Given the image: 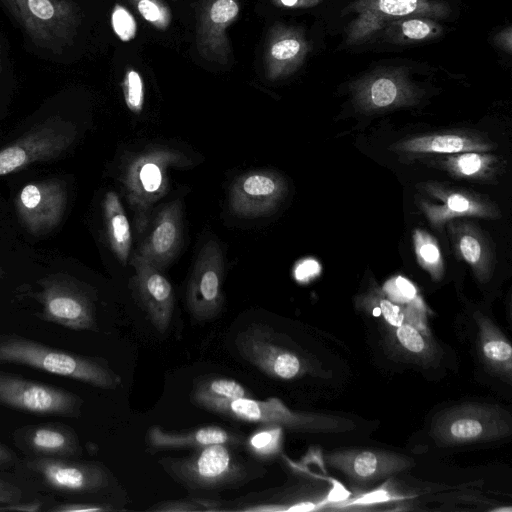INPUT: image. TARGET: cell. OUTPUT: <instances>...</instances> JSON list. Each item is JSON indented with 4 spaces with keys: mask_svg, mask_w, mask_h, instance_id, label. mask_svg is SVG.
<instances>
[{
    "mask_svg": "<svg viewBox=\"0 0 512 512\" xmlns=\"http://www.w3.org/2000/svg\"><path fill=\"white\" fill-rule=\"evenodd\" d=\"M0 363L27 366L106 390H115L122 382L103 358L53 348L12 333L0 335Z\"/></svg>",
    "mask_w": 512,
    "mask_h": 512,
    "instance_id": "6da1fadb",
    "label": "cell"
},
{
    "mask_svg": "<svg viewBox=\"0 0 512 512\" xmlns=\"http://www.w3.org/2000/svg\"><path fill=\"white\" fill-rule=\"evenodd\" d=\"M17 479L38 492L77 498L110 488L109 470L97 461L79 458L25 457L13 467Z\"/></svg>",
    "mask_w": 512,
    "mask_h": 512,
    "instance_id": "7a4b0ae2",
    "label": "cell"
},
{
    "mask_svg": "<svg viewBox=\"0 0 512 512\" xmlns=\"http://www.w3.org/2000/svg\"><path fill=\"white\" fill-rule=\"evenodd\" d=\"M232 446L214 444L195 449L182 458H162L159 464L181 485L195 491L237 487L249 480L251 472Z\"/></svg>",
    "mask_w": 512,
    "mask_h": 512,
    "instance_id": "3957f363",
    "label": "cell"
},
{
    "mask_svg": "<svg viewBox=\"0 0 512 512\" xmlns=\"http://www.w3.org/2000/svg\"><path fill=\"white\" fill-rule=\"evenodd\" d=\"M512 418L505 409L485 403L468 402L440 412L430 434L441 446L489 442L509 436Z\"/></svg>",
    "mask_w": 512,
    "mask_h": 512,
    "instance_id": "277c9868",
    "label": "cell"
},
{
    "mask_svg": "<svg viewBox=\"0 0 512 512\" xmlns=\"http://www.w3.org/2000/svg\"><path fill=\"white\" fill-rule=\"evenodd\" d=\"M200 407L234 420L275 425L296 432H330L353 427V423L348 419L294 411L276 397L266 400L248 397L213 401L204 403Z\"/></svg>",
    "mask_w": 512,
    "mask_h": 512,
    "instance_id": "5b68a950",
    "label": "cell"
},
{
    "mask_svg": "<svg viewBox=\"0 0 512 512\" xmlns=\"http://www.w3.org/2000/svg\"><path fill=\"white\" fill-rule=\"evenodd\" d=\"M26 34L39 47L61 54L81 21L73 0H3Z\"/></svg>",
    "mask_w": 512,
    "mask_h": 512,
    "instance_id": "8992f818",
    "label": "cell"
},
{
    "mask_svg": "<svg viewBox=\"0 0 512 512\" xmlns=\"http://www.w3.org/2000/svg\"><path fill=\"white\" fill-rule=\"evenodd\" d=\"M182 159L183 156L174 150L157 148L135 157L126 167L123 182L138 234L146 229L153 204L167 190V168L181 164Z\"/></svg>",
    "mask_w": 512,
    "mask_h": 512,
    "instance_id": "52a82bcc",
    "label": "cell"
},
{
    "mask_svg": "<svg viewBox=\"0 0 512 512\" xmlns=\"http://www.w3.org/2000/svg\"><path fill=\"white\" fill-rule=\"evenodd\" d=\"M76 126L60 116H52L33 126L10 144L0 148V176L19 172L42 161L64 154L74 143Z\"/></svg>",
    "mask_w": 512,
    "mask_h": 512,
    "instance_id": "ba28073f",
    "label": "cell"
},
{
    "mask_svg": "<svg viewBox=\"0 0 512 512\" xmlns=\"http://www.w3.org/2000/svg\"><path fill=\"white\" fill-rule=\"evenodd\" d=\"M84 400L77 394L19 374L0 371V405L39 416L79 418Z\"/></svg>",
    "mask_w": 512,
    "mask_h": 512,
    "instance_id": "9c48e42d",
    "label": "cell"
},
{
    "mask_svg": "<svg viewBox=\"0 0 512 512\" xmlns=\"http://www.w3.org/2000/svg\"><path fill=\"white\" fill-rule=\"evenodd\" d=\"M241 357L264 374L282 380L304 375L308 362L284 343L283 335L264 324H251L236 337Z\"/></svg>",
    "mask_w": 512,
    "mask_h": 512,
    "instance_id": "30bf717a",
    "label": "cell"
},
{
    "mask_svg": "<svg viewBox=\"0 0 512 512\" xmlns=\"http://www.w3.org/2000/svg\"><path fill=\"white\" fill-rule=\"evenodd\" d=\"M41 290L35 294L42 309L38 317L75 331H96L95 305L79 285L64 277L40 280Z\"/></svg>",
    "mask_w": 512,
    "mask_h": 512,
    "instance_id": "8fae6325",
    "label": "cell"
},
{
    "mask_svg": "<svg viewBox=\"0 0 512 512\" xmlns=\"http://www.w3.org/2000/svg\"><path fill=\"white\" fill-rule=\"evenodd\" d=\"M223 271L221 248L209 240L198 254L186 290L187 307L195 319L210 320L221 312Z\"/></svg>",
    "mask_w": 512,
    "mask_h": 512,
    "instance_id": "7c38bea8",
    "label": "cell"
},
{
    "mask_svg": "<svg viewBox=\"0 0 512 512\" xmlns=\"http://www.w3.org/2000/svg\"><path fill=\"white\" fill-rule=\"evenodd\" d=\"M327 465L358 486H368L414 466L411 458L385 450L340 449L328 452Z\"/></svg>",
    "mask_w": 512,
    "mask_h": 512,
    "instance_id": "4fadbf2b",
    "label": "cell"
},
{
    "mask_svg": "<svg viewBox=\"0 0 512 512\" xmlns=\"http://www.w3.org/2000/svg\"><path fill=\"white\" fill-rule=\"evenodd\" d=\"M67 204L64 184L48 179L26 184L15 200L17 214L28 232L41 235L62 220Z\"/></svg>",
    "mask_w": 512,
    "mask_h": 512,
    "instance_id": "5bb4252c",
    "label": "cell"
},
{
    "mask_svg": "<svg viewBox=\"0 0 512 512\" xmlns=\"http://www.w3.org/2000/svg\"><path fill=\"white\" fill-rule=\"evenodd\" d=\"M12 439L25 457L79 458L83 453L75 429L61 422L23 425L13 432Z\"/></svg>",
    "mask_w": 512,
    "mask_h": 512,
    "instance_id": "9a60e30c",
    "label": "cell"
},
{
    "mask_svg": "<svg viewBox=\"0 0 512 512\" xmlns=\"http://www.w3.org/2000/svg\"><path fill=\"white\" fill-rule=\"evenodd\" d=\"M131 265L135 270L131 286L152 325L160 333L169 328L174 310V292L162 271L142 256L134 254Z\"/></svg>",
    "mask_w": 512,
    "mask_h": 512,
    "instance_id": "2e32d148",
    "label": "cell"
},
{
    "mask_svg": "<svg viewBox=\"0 0 512 512\" xmlns=\"http://www.w3.org/2000/svg\"><path fill=\"white\" fill-rule=\"evenodd\" d=\"M284 191L282 179L271 171H250L231 185L229 205L239 217L256 218L271 213Z\"/></svg>",
    "mask_w": 512,
    "mask_h": 512,
    "instance_id": "e0dca14e",
    "label": "cell"
},
{
    "mask_svg": "<svg viewBox=\"0 0 512 512\" xmlns=\"http://www.w3.org/2000/svg\"><path fill=\"white\" fill-rule=\"evenodd\" d=\"M182 228V204L177 199L158 210L136 253L162 271L180 250Z\"/></svg>",
    "mask_w": 512,
    "mask_h": 512,
    "instance_id": "ac0fdd59",
    "label": "cell"
},
{
    "mask_svg": "<svg viewBox=\"0 0 512 512\" xmlns=\"http://www.w3.org/2000/svg\"><path fill=\"white\" fill-rule=\"evenodd\" d=\"M145 440L149 448L155 451L188 448L195 450L214 444H245L242 435L216 425L185 431H169L154 425L147 430Z\"/></svg>",
    "mask_w": 512,
    "mask_h": 512,
    "instance_id": "d6986e66",
    "label": "cell"
},
{
    "mask_svg": "<svg viewBox=\"0 0 512 512\" xmlns=\"http://www.w3.org/2000/svg\"><path fill=\"white\" fill-rule=\"evenodd\" d=\"M477 347L482 362L508 382L512 376V347L502 331L489 318H476Z\"/></svg>",
    "mask_w": 512,
    "mask_h": 512,
    "instance_id": "ffe728a7",
    "label": "cell"
},
{
    "mask_svg": "<svg viewBox=\"0 0 512 512\" xmlns=\"http://www.w3.org/2000/svg\"><path fill=\"white\" fill-rule=\"evenodd\" d=\"M103 214L107 239L111 250L122 265H126L132 246L130 225L119 196L113 191L106 193Z\"/></svg>",
    "mask_w": 512,
    "mask_h": 512,
    "instance_id": "44dd1931",
    "label": "cell"
},
{
    "mask_svg": "<svg viewBox=\"0 0 512 512\" xmlns=\"http://www.w3.org/2000/svg\"><path fill=\"white\" fill-rule=\"evenodd\" d=\"M192 401L199 407L207 402L229 401L251 397V393L239 382L230 378H207L194 385Z\"/></svg>",
    "mask_w": 512,
    "mask_h": 512,
    "instance_id": "7402d4cb",
    "label": "cell"
},
{
    "mask_svg": "<svg viewBox=\"0 0 512 512\" xmlns=\"http://www.w3.org/2000/svg\"><path fill=\"white\" fill-rule=\"evenodd\" d=\"M248 451L259 459H270L277 456L283 444V428L275 425H261L247 440Z\"/></svg>",
    "mask_w": 512,
    "mask_h": 512,
    "instance_id": "603a6c76",
    "label": "cell"
},
{
    "mask_svg": "<svg viewBox=\"0 0 512 512\" xmlns=\"http://www.w3.org/2000/svg\"><path fill=\"white\" fill-rule=\"evenodd\" d=\"M466 139L456 135L416 138L401 145V149L418 152L455 153L467 149Z\"/></svg>",
    "mask_w": 512,
    "mask_h": 512,
    "instance_id": "cb8c5ba5",
    "label": "cell"
},
{
    "mask_svg": "<svg viewBox=\"0 0 512 512\" xmlns=\"http://www.w3.org/2000/svg\"><path fill=\"white\" fill-rule=\"evenodd\" d=\"M139 14L155 28L165 30L171 23V12L163 0H132Z\"/></svg>",
    "mask_w": 512,
    "mask_h": 512,
    "instance_id": "d4e9b609",
    "label": "cell"
},
{
    "mask_svg": "<svg viewBox=\"0 0 512 512\" xmlns=\"http://www.w3.org/2000/svg\"><path fill=\"white\" fill-rule=\"evenodd\" d=\"M397 343L405 351L414 356L424 357L429 352V346L420 331L411 323H402L395 330Z\"/></svg>",
    "mask_w": 512,
    "mask_h": 512,
    "instance_id": "484cf974",
    "label": "cell"
},
{
    "mask_svg": "<svg viewBox=\"0 0 512 512\" xmlns=\"http://www.w3.org/2000/svg\"><path fill=\"white\" fill-rule=\"evenodd\" d=\"M124 100L130 111L140 113L144 103V86L140 74L129 69L122 81Z\"/></svg>",
    "mask_w": 512,
    "mask_h": 512,
    "instance_id": "4316f807",
    "label": "cell"
},
{
    "mask_svg": "<svg viewBox=\"0 0 512 512\" xmlns=\"http://www.w3.org/2000/svg\"><path fill=\"white\" fill-rule=\"evenodd\" d=\"M111 25L115 34L123 42L131 41L137 33V23L133 15L121 5H115L111 14Z\"/></svg>",
    "mask_w": 512,
    "mask_h": 512,
    "instance_id": "83f0119b",
    "label": "cell"
},
{
    "mask_svg": "<svg viewBox=\"0 0 512 512\" xmlns=\"http://www.w3.org/2000/svg\"><path fill=\"white\" fill-rule=\"evenodd\" d=\"M397 96V88L393 81L387 78L376 80L371 87V98L378 107H385L393 103Z\"/></svg>",
    "mask_w": 512,
    "mask_h": 512,
    "instance_id": "f1b7e54d",
    "label": "cell"
},
{
    "mask_svg": "<svg viewBox=\"0 0 512 512\" xmlns=\"http://www.w3.org/2000/svg\"><path fill=\"white\" fill-rule=\"evenodd\" d=\"M110 506L97 502L60 501L51 503L44 511L50 512H82V511H109Z\"/></svg>",
    "mask_w": 512,
    "mask_h": 512,
    "instance_id": "f546056e",
    "label": "cell"
},
{
    "mask_svg": "<svg viewBox=\"0 0 512 512\" xmlns=\"http://www.w3.org/2000/svg\"><path fill=\"white\" fill-rule=\"evenodd\" d=\"M239 12L234 0H216L210 8V19L216 25L227 24L236 18Z\"/></svg>",
    "mask_w": 512,
    "mask_h": 512,
    "instance_id": "4dcf8cb0",
    "label": "cell"
},
{
    "mask_svg": "<svg viewBox=\"0 0 512 512\" xmlns=\"http://www.w3.org/2000/svg\"><path fill=\"white\" fill-rule=\"evenodd\" d=\"M203 510V506L196 500V498H193L192 500L163 501L149 508V511L155 512H191Z\"/></svg>",
    "mask_w": 512,
    "mask_h": 512,
    "instance_id": "1f68e13d",
    "label": "cell"
},
{
    "mask_svg": "<svg viewBox=\"0 0 512 512\" xmlns=\"http://www.w3.org/2000/svg\"><path fill=\"white\" fill-rule=\"evenodd\" d=\"M300 43L296 39H283L275 42L270 50L271 56L276 60H287L297 55Z\"/></svg>",
    "mask_w": 512,
    "mask_h": 512,
    "instance_id": "d6a6232c",
    "label": "cell"
},
{
    "mask_svg": "<svg viewBox=\"0 0 512 512\" xmlns=\"http://www.w3.org/2000/svg\"><path fill=\"white\" fill-rule=\"evenodd\" d=\"M417 0H379V9L390 15H406L417 7Z\"/></svg>",
    "mask_w": 512,
    "mask_h": 512,
    "instance_id": "836d02e7",
    "label": "cell"
},
{
    "mask_svg": "<svg viewBox=\"0 0 512 512\" xmlns=\"http://www.w3.org/2000/svg\"><path fill=\"white\" fill-rule=\"evenodd\" d=\"M24 500V491L19 485L0 478V511L5 504Z\"/></svg>",
    "mask_w": 512,
    "mask_h": 512,
    "instance_id": "e575fe53",
    "label": "cell"
},
{
    "mask_svg": "<svg viewBox=\"0 0 512 512\" xmlns=\"http://www.w3.org/2000/svg\"><path fill=\"white\" fill-rule=\"evenodd\" d=\"M460 251L463 257L471 264L476 263L481 256V246L476 238L465 235L460 241Z\"/></svg>",
    "mask_w": 512,
    "mask_h": 512,
    "instance_id": "d590c367",
    "label": "cell"
},
{
    "mask_svg": "<svg viewBox=\"0 0 512 512\" xmlns=\"http://www.w3.org/2000/svg\"><path fill=\"white\" fill-rule=\"evenodd\" d=\"M482 158L474 153L461 155L457 159V168L465 175L477 173L482 168Z\"/></svg>",
    "mask_w": 512,
    "mask_h": 512,
    "instance_id": "8d00e7d4",
    "label": "cell"
},
{
    "mask_svg": "<svg viewBox=\"0 0 512 512\" xmlns=\"http://www.w3.org/2000/svg\"><path fill=\"white\" fill-rule=\"evenodd\" d=\"M379 310L387 322L393 326H399L403 323V314L401 310L386 299L379 301Z\"/></svg>",
    "mask_w": 512,
    "mask_h": 512,
    "instance_id": "74e56055",
    "label": "cell"
},
{
    "mask_svg": "<svg viewBox=\"0 0 512 512\" xmlns=\"http://www.w3.org/2000/svg\"><path fill=\"white\" fill-rule=\"evenodd\" d=\"M402 31L408 38L422 39L429 34L430 28L420 20H409L403 23Z\"/></svg>",
    "mask_w": 512,
    "mask_h": 512,
    "instance_id": "f35d334b",
    "label": "cell"
},
{
    "mask_svg": "<svg viewBox=\"0 0 512 512\" xmlns=\"http://www.w3.org/2000/svg\"><path fill=\"white\" fill-rule=\"evenodd\" d=\"M418 251L421 258L430 265L437 264L440 260L439 249L433 242L422 243Z\"/></svg>",
    "mask_w": 512,
    "mask_h": 512,
    "instance_id": "ab89813d",
    "label": "cell"
},
{
    "mask_svg": "<svg viewBox=\"0 0 512 512\" xmlns=\"http://www.w3.org/2000/svg\"><path fill=\"white\" fill-rule=\"evenodd\" d=\"M19 459L10 447L0 441V470L13 468Z\"/></svg>",
    "mask_w": 512,
    "mask_h": 512,
    "instance_id": "60d3db41",
    "label": "cell"
},
{
    "mask_svg": "<svg viewBox=\"0 0 512 512\" xmlns=\"http://www.w3.org/2000/svg\"><path fill=\"white\" fill-rule=\"evenodd\" d=\"M448 208L453 212H466L470 209V202L467 198L453 194L447 200Z\"/></svg>",
    "mask_w": 512,
    "mask_h": 512,
    "instance_id": "b9f144b4",
    "label": "cell"
},
{
    "mask_svg": "<svg viewBox=\"0 0 512 512\" xmlns=\"http://www.w3.org/2000/svg\"><path fill=\"white\" fill-rule=\"evenodd\" d=\"M319 270L320 267L316 261L307 260L298 267L296 276L298 279H307L318 274Z\"/></svg>",
    "mask_w": 512,
    "mask_h": 512,
    "instance_id": "7bdbcfd3",
    "label": "cell"
},
{
    "mask_svg": "<svg viewBox=\"0 0 512 512\" xmlns=\"http://www.w3.org/2000/svg\"><path fill=\"white\" fill-rule=\"evenodd\" d=\"M396 290L401 297L405 299H413L416 296L415 287L405 278L398 277L395 280Z\"/></svg>",
    "mask_w": 512,
    "mask_h": 512,
    "instance_id": "ee69618b",
    "label": "cell"
},
{
    "mask_svg": "<svg viewBox=\"0 0 512 512\" xmlns=\"http://www.w3.org/2000/svg\"><path fill=\"white\" fill-rule=\"evenodd\" d=\"M280 1L283 5L292 7L297 3L298 0H280Z\"/></svg>",
    "mask_w": 512,
    "mask_h": 512,
    "instance_id": "f6af8a7d",
    "label": "cell"
},
{
    "mask_svg": "<svg viewBox=\"0 0 512 512\" xmlns=\"http://www.w3.org/2000/svg\"><path fill=\"white\" fill-rule=\"evenodd\" d=\"M2 73V62H1V56H0V75Z\"/></svg>",
    "mask_w": 512,
    "mask_h": 512,
    "instance_id": "bcb514c9",
    "label": "cell"
}]
</instances>
